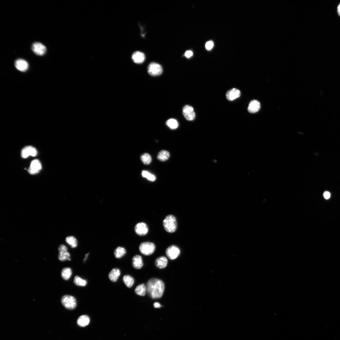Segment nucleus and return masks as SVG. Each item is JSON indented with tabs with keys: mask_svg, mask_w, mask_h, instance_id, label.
<instances>
[{
	"mask_svg": "<svg viewBox=\"0 0 340 340\" xmlns=\"http://www.w3.org/2000/svg\"><path fill=\"white\" fill-rule=\"evenodd\" d=\"M147 71L149 74L152 76H155L161 75L162 73L163 69L162 66L160 64L153 62L149 64Z\"/></svg>",
	"mask_w": 340,
	"mask_h": 340,
	"instance_id": "39448f33",
	"label": "nucleus"
},
{
	"mask_svg": "<svg viewBox=\"0 0 340 340\" xmlns=\"http://www.w3.org/2000/svg\"><path fill=\"white\" fill-rule=\"evenodd\" d=\"M32 49L33 52L38 55L42 56L44 55L46 50L45 46L39 42H35L32 46Z\"/></svg>",
	"mask_w": 340,
	"mask_h": 340,
	"instance_id": "9b49d317",
	"label": "nucleus"
},
{
	"mask_svg": "<svg viewBox=\"0 0 340 340\" xmlns=\"http://www.w3.org/2000/svg\"><path fill=\"white\" fill-rule=\"evenodd\" d=\"M323 196L325 199H328L331 197V194L328 191H326L323 193Z\"/></svg>",
	"mask_w": 340,
	"mask_h": 340,
	"instance_id": "473e14b6",
	"label": "nucleus"
},
{
	"mask_svg": "<svg viewBox=\"0 0 340 340\" xmlns=\"http://www.w3.org/2000/svg\"><path fill=\"white\" fill-rule=\"evenodd\" d=\"M142 175L143 177L147 178L149 181H154L156 179V177L154 175L147 171H143L142 172Z\"/></svg>",
	"mask_w": 340,
	"mask_h": 340,
	"instance_id": "c756f323",
	"label": "nucleus"
},
{
	"mask_svg": "<svg viewBox=\"0 0 340 340\" xmlns=\"http://www.w3.org/2000/svg\"><path fill=\"white\" fill-rule=\"evenodd\" d=\"M205 46L206 49L209 50H212L214 44L212 41H209L206 43Z\"/></svg>",
	"mask_w": 340,
	"mask_h": 340,
	"instance_id": "7c9ffc66",
	"label": "nucleus"
},
{
	"mask_svg": "<svg viewBox=\"0 0 340 340\" xmlns=\"http://www.w3.org/2000/svg\"><path fill=\"white\" fill-rule=\"evenodd\" d=\"M180 251L179 248L174 245L169 247L166 250V254L169 258L171 260L176 259L179 256Z\"/></svg>",
	"mask_w": 340,
	"mask_h": 340,
	"instance_id": "6e6552de",
	"label": "nucleus"
},
{
	"mask_svg": "<svg viewBox=\"0 0 340 340\" xmlns=\"http://www.w3.org/2000/svg\"><path fill=\"white\" fill-rule=\"evenodd\" d=\"M61 302L63 306L67 309H74L77 305L76 298L70 295H65L61 299Z\"/></svg>",
	"mask_w": 340,
	"mask_h": 340,
	"instance_id": "7ed1b4c3",
	"label": "nucleus"
},
{
	"mask_svg": "<svg viewBox=\"0 0 340 340\" xmlns=\"http://www.w3.org/2000/svg\"><path fill=\"white\" fill-rule=\"evenodd\" d=\"M90 318L88 316L83 315L80 316L77 320L78 325L81 327H85L88 325L90 322Z\"/></svg>",
	"mask_w": 340,
	"mask_h": 340,
	"instance_id": "aec40b11",
	"label": "nucleus"
},
{
	"mask_svg": "<svg viewBox=\"0 0 340 340\" xmlns=\"http://www.w3.org/2000/svg\"><path fill=\"white\" fill-rule=\"evenodd\" d=\"M154 307L155 308H159L161 307V305L159 303L156 302L154 304Z\"/></svg>",
	"mask_w": 340,
	"mask_h": 340,
	"instance_id": "72a5a7b5",
	"label": "nucleus"
},
{
	"mask_svg": "<svg viewBox=\"0 0 340 340\" xmlns=\"http://www.w3.org/2000/svg\"><path fill=\"white\" fill-rule=\"evenodd\" d=\"M338 15L340 16V3L338 7Z\"/></svg>",
	"mask_w": 340,
	"mask_h": 340,
	"instance_id": "f704fd0d",
	"label": "nucleus"
},
{
	"mask_svg": "<svg viewBox=\"0 0 340 340\" xmlns=\"http://www.w3.org/2000/svg\"><path fill=\"white\" fill-rule=\"evenodd\" d=\"M147 291L146 286L144 284L138 286L135 290L136 294L141 296H144L146 295Z\"/></svg>",
	"mask_w": 340,
	"mask_h": 340,
	"instance_id": "5701e85b",
	"label": "nucleus"
},
{
	"mask_svg": "<svg viewBox=\"0 0 340 340\" xmlns=\"http://www.w3.org/2000/svg\"><path fill=\"white\" fill-rule=\"evenodd\" d=\"M126 253V249L122 247H118L114 251V255L116 258L120 259Z\"/></svg>",
	"mask_w": 340,
	"mask_h": 340,
	"instance_id": "4be33fe9",
	"label": "nucleus"
},
{
	"mask_svg": "<svg viewBox=\"0 0 340 340\" xmlns=\"http://www.w3.org/2000/svg\"><path fill=\"white\" fill-rule=\"evenodd\" d=\"M148 226L145 223H141L137 224L135 227V231L138 235L144 236L146 235L148 232Z\"/></svg>",
	"mask_w": 340,
	"mask_h": 340,
	"instance_id": "f8f14e48",
	"label": "nucleus"
},
{
	"mask_svg": "<svg viewBox=\"0 0 340 340\" xmlns=\"http://www.w3.org/2000/svg\"><path fill=\"white\" fill-rule=\"evenodd\" d=\"M167 264V259L164 256L158 257L155 261L156 266L160 269L164 268L166 266Z\"/></svg>",
	"mask_w": 340,
	"mask_h": 340,
	"instance_id": "6ab92c4d",
	"label": "nucleus"
},
{
	"mask_svg": "<svg viewBox=\"0 0 340 340\" xmlns=\"http://www.w3.org/2000/svg\"><path fill=\"white\" fill-rule=\"evenodd\" d=\"M260 108V104L259 102L256 100H253L250 102L248 110L250 113H255L258 112Z\"/></svg>",
	"mask_w": 340,
	"mask_h": 340,
	"instance_id": "dca6fc26",
	"label": "nucleus"
},
{
	"mask_svg": "<svg viewBox=\"0 0 340 340\" xmlns=\"http://www.w3.org/2000/svg\"><path fill=\"white\" fill-rule=\"evenodd\" d=\"M68 250L67 247L64 244H61L59 246L58 259L59 260L62 261L71 260L70 254Z\"/></svg>",
	"mask_w": 340,
	"mask_h": 340,
	"instance_id": "423d86ee",
	"label": "nucleus"
},
{
	"mask_svg": "<svg viewBox=\"0 0 340 340\" xmlns=\"http://www.w3.org/2000/svg\"><path fill=\"white\" fill-rule=\"evenodd\" d=\"M170 157L169 152L166 150H162L160 152L157 156V158L161 161H166Z\"/></svg>",
	"mask_w": 340,
	"mask_h": 340,
	"instance_id": "393cba45",
	"label": "nucleus"
},
{
	"mask_svg": "<svg viewBox=\"0 0 340 340\" xmlns=\"http://www.w3.org/2000/svg\"><path fill=\"white\" fill-rule=\"evenodd\" d=\"M155 249V245L151 242H144L139 246V250L141 253L146 255H149L153 254Z\"/></svg>",
	"mask_w": 340,
	"mask_h": 340,
	"instance_id": "20e7f679",
	"label": "nucleus"
},
{
	"mask_svg": "<svg viewBox=\"0 0 340 340\" xmlns=\"http://www.w3.org/2000/svg\"><path fill=\"white\" fill-rule=\"evenodd\" d=\"M183 115L185 119L188 121L194 120L196 117L193 107L187 105L184 107L182 109Z\"/></svg>",
	"mask_w": 340,
	"mask_h": 340,
	"instance_id": "0eeeda50",
	"label": "nucleus"
},
{
	"mask_svg": "<svg viewBox=\"0 0 340 340\" xmlns=\"http://www.w3.org/2000/svg\"><path fill=\"white\" fill-rule=\"evenodd\" d=\"M15 66L18 70L24 72L28 69L29 65L27 61L22 59H18L15 61Z\"/></svg>",
	"mask_w": 340,
	"mask_h": 340,
	"instance_id": "ddd939ff",
	"label": "nucleus"
},
{
	"mask_svg": "<svg viewBox=\"0 0 340 340\" xmlns=\"http://www.w3.org/2000/svg\"><path fill=\"white\" fill-rule=\"evenodd\" d=\"M89 253H88L86 254L85 258L84 259V262L85 261L87 260V259L88 258V256L89 255Z\"/></svg>",
	"mask_w": 340,
	"mask_h": 340,
	"instance_id": "c9c22d12",
	"label": "nucleus"
},
{
	"mask_svg": "<svg viewBox=\"0 0 340 340\" xmlns=\"http://www.w3.org/2000/svg\"><path fill=\"white\" fill-rule=\"evenodd\" d=\"M72 274V271L70 268L66 267L62 271L61 275L64 279L68 280L70 279Z\"/></svg>",
	"mask_w": 340,
	"mask_h": 340,
	"instance_id": "b1692460",
	"label": "nucleus"
},
{
	"mask_svg": "<svg viewBox=\"0 0 340 340\" xmlns=\"http://www.w3.org/2000/svg\"><path fill=\"white\" fill-rule=\"evenodd\" d=\"M67 244L70 246L72 248H75L78 246V241L73 236H69L66 237L65 239Z\"/></svg>",
	"mask_w": 340,
	"mask_h": 340,
	"instance_id": "412c9836",
	"label": "nucleus"
},
{
	"mask_svg": "<svg viewBox=\"0 0 340 340\" xmlns=\"http://www.w3.org/2000/svg\"><path fill=\"white\" fill-rule=\"evenodd\" d=\"M42 169V165L40 161L38 159H35L32 161L28 169V172L31 174H35L38 173Z\"/></svg>",
	"mask_w": 340,
	"mask_h": 340,
	"instance_id": "9d476101",
	"label": "nucleus"
},
{
	"mask_svg": "<svg viewBox=\"0 0 340 340\" xmlns=\"http://www.w3.org/2000/svg\"><path fill=\"white\" fill-rule=\"evenodd\" d=\"M193 55V53L192 51L188 50L185 53V55L187 58H190Z\"/></svg>",
	"mask_w": 340,
	"mask_h": 340,
	"instance_id": "2f4dec72",
	"label": "nucleus"
},
{
	"mask_svg": "<svg viewBox=\"0 0 340 340\" xmlns=\"http://www.w3.org/2000/svg\"><path fill=\"white\" fill-rule=\"evenodd\" d=\"M132 265L136 269H140L143 266L142 257L139 255L134 256L132 259Z\"/></svg>",
	"mask_w": 340,
	"mask_h": 340,
	"instance_id": "f3484780",
	"label": "nucleus"
},
{
	"mask_svg": "<svg viewBox=\"0 0 340 340\" xmlns=\"http://www.w3.org/2000/svg\"><path fill=\"white\" fill-rule=\"evenodd\" d=\"M38 154L35 148L31 146H27L23 148L21 152V156L23 158H27L29 156H36Z\"/></svg>",
	"mask_w": 340,
	"mask_h": 340,
	"instance_id": "1a4fd4ad",
	"label": "nucleus"
},
{
	"mask_svg": "<svg viewBox=\"0 0 340 340\" xmlns=\"http://www.w3.org/2000/svg\"><path fill=\"white\" fill-rule=\"evenodd\" d=\"M166 124L169 127L173 130L176 129L179 126V123L177 120L173 118L168 120L166 122Z\"/></svg>",
	"mask_w": 340,
	"mask_h": 340,
	"instance_id": "bb28decb",
	"label": "nucleus"
},
{
	"mask_svg": "<svg viewBox=\"0 0 340 340\" xmlns=\"http://www.w3.org/2000/svg\"><path fill=\"white\" fill-rule=\"evenodd\" d=\"M123 280L125 285L128 287H131L134 282V280L133 278L129 275L124 276L123 277Z\"/></svg>",
	"mask_w": 340,
	"mask_h": 340,
	"instance_id": "a878e982",
	"label": "nucleus"
},
{
	"mask_svg": "<svg viewBox=\"0 0 340 340\" xmlns=\"http://www.w3.org/2000/svg\"><path fill=\"white\" fill-rule=\"evenodd\" d=\"M141 160L143 163L146 165L150 164L152 161L151 156L147 153H144L141 156Z\"/></svg>",
	"mask_w": 340,
	"mask_h": 340,
	"instance_id": "c85d7f7f",
	"label": "nucleus"
},
{
	"mask_svg": "<svg viewBox=\"0 0 340 340\" xmlns=\"http://www.w3.org/2000/svg\"><path fill=\"white\" fill-rule=\"evenodd\" d=\"M163 225L165 230L169 233H173L177 228V223L176 218L172 215L166 216L163 221Z\"/></svg>",
	"mask_w": 340,
	"mask_h": 340,
	"instance_id": "f03ea898",
	"label": "nucleus"
},
{
	"mask_svg": "<svg viewBox=\"0 0 340 340\" xmlns=\"http://www.w3.org/2000/svg\"><path fill=\"white\" fill-rule=\"evenodd\" d=\"M241 95V92L238 89L233 88L228 91L226 94L227 99L230 101H233L239 97Z\"/></svg>",
	"mask_w": 340,
	"mask_h": 340,
	"instance_id": "4468645a",
	"label": "nucleus"
},
{
	"mask_svg": "<svg viewBox=\"0 0 340 340\" xmlns=\"http://www.w3.org/2000/svg\"><path fill=\"white\" fill-rule=\"evenodd\" d=\"M120 274L121 271L119 269L117 268H113L109 273V277L112 282H115L117 281Z\"/></svg>",
	"mask_w": 340,
	"mask_h": 340,
	"instance_id": "a211bd4d",
	"label": "nucleus"
},
{
	"mask_svg": "<svg viewBox=\"0 0 340 340\" xmlns=\"http://www.w3.org/2000/svg\"><path fill=\"white\" fill-rule=\"evenodd\" d=\"M146 289L148 294L152 298H159L163 294L164 290V283L161 280L152 279L148 282Z\"/></svg>",
	"mask_w": 340,
	"mask_h": 340,
	"instance_id": "f257e3e1",
	"label": "nucleus"
},
{
	"mask_svg": "<svg viewBox=\"0 0 340 340\" xmlns=\"http://www.w3.org/2000/svg\"><path fill=\"white\" fill-rule=\"evenodd\" d=\"M132 58L134 62L137 64L142 63L145 59V56L144 54L140 52L137 51L134 53Z\"/></svg>",
	"mask_w": 340,
	"mask_h": 340,
	"instance_id": "2eb2a0df",
	"label": "nucleus"
},
{
	"mask_svg": "<svg viewBox=\"0 0 340 340\" xmlns=\"http://www.w3.org/2000/svg\"><path fill=\"white\" fill-rule=\"evenodd\" d=\"M74 283L77 286L85 287L87 285V282L79 276H76L74 277Z\"/></svg>",
	"mask_w": 340,
	"mask_h": 340,
	"instance_id": "cd10ccee",
	"label": "nucleus"
}]
</instances>
